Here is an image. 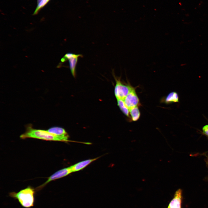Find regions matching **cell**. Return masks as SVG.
Masks as SVG:
<instances>
[{
	"label": "cell",
	"mask_w": 208,
	"mask_h": 208,
	"mask_svg": "<svg viewBox=\"0 0 208 208\" xmlns=\"http://www.w3.org/2000/svg\"><path fill=\"white\" fill-rule=\"evenodd\" d=\"M35 194V190L29 186L18 192H10L9 193V196L17 200L23 207L30 208L34 205Z\"/></svg>",
	"instance_id": "1"
},
{
	"label": "cell",
	"mask_w": 208,
	"mask_h": 208,
	"mask_svg": "<svg viewBox=\"0 0 208 208\" xmlns=\"http://www.w3.org/2000/svg\"><path fill=\"white\" fill-rule=\"evenodd\" d=\"M99 157L95 158L87 159L79 162L72 166L70 167L72 172L78 171L82 170L92 162L96 160Z\"/></svg>",
	"instance_id": "7"
},
{
	"label": "cell",
	"mask_w": 208,
	"mask_h": 208,
	"mask_svg": "<svg viewBox=\"0 0 208 208\" xmlns=\"http://www.w3.org/2000/svg\"><path fill=\"white\" fill-rule=\"evenodd\" d=\"M182 199V191L179 189L175 192L167 208H181Z\"/></svg>",
	"instance_id": "5"
},
{
	"label": "cell",
	"mask_w": 208,
	"mask_h": 208,
	"mask_svg": "<svg viewBox=\"0 0 208 208\" xmlns=\"http://www.w3.org/2000/svg\"><path fill=\"white\" fill-rule=\"evenodd\" d=\"M130 114L132 120L135 121L138 120L140 116V113L138 107H136L129 109Z\"/></svg>",
	"instance_id": "10"
},
{
	"label": "cell",
	"mask_w": 208,
	"mask_h": 208,
	"mask_svg": "<svg viewBox=\"0 0 208 208\" xmlns=\"http://www.w3.org/2000/svg\"><path fill=\"white\" fill-rule=\"evenodd\" d=\"M20 137L23 139L30 138L47 141H64L62 138L47 130L34 129L32 125L30 124L27 126L25 132L21 135Z\"/></svg>",
	"instance_id": "2"
},
{
	"label": "cell",
	"mask_w": 208,
	"mask_h": 208,
	"mask_svg": "<svg viewBox=\"0 0 208 208\" xmlns=\"http://www.w3.org/2000/svg\"><path fill=\"white\" fill-rule=\"evenodd\" d=\"M51 0H37V6L33 15L38 14L39 12Z\"/></svg>",
	"instance_id": "11"
},
{
	"label": "cell",
	"mask_w": 208,
	"mask_h": 208,
	"mask_svg": "<svg viewBox=\"0 0 208 208\" xmlns=\"http://www.w3.org/2000/svg\"><path fill=\"white\" fill-rule=\"evenodd\" d=\"M118 105L122 113L127 117H129V109L126 105L123 100L117 99Z\"/></svg>",
	"instance_id": "12"
},
{
	"label": "cell",
	"mask_w": 208,
	"mask_h": 208,
	"mask_svg": "<svg viewBox=\"0 0 208 208\" xmlns=\"http://www.w3.org/2000/svg\"><path fill=\"white\" fill-rule=\"evenodd\" d=\"M163 101L167 104L179 102V98L178 94L175 92H170L164 98Z\"/></svg>",
	"instance_id": "9"
},
{
	"label": "cell",
	"mask_w": 208,
	"mask_h": 208,
	"mask_svg": "<svg viewBox=\"0 0 208 208\" xmlns=\"http://www.w3.org/2000/svg\"><path fill=\"white\" fill-rule=\"evenodd\" d=\"M82 57V55L81 54H75L73 53L72 56L68 59L69 62V67L71 73L74 77L76 76L75 68L78 58L79 57Z\"/></svg>",
	"instance_id": "8"
},
{
	"label": "cell",
	"mask_w": 208,
	"mask_h": 208,
	"mask_svg": "<svg viewBox=\"0 0 208 208\" xmlns=\"http://www.w3.org/2000/svg\"><path fill=\"white\" fill-rule=\"evenodd\" d=\"M116 79L114 94L117 99L124 100L133 88L129 83L125 84L120 81V79Z\"/></svg>",
	"instance_id": "3"
},
{
	"label": "cell",
	"mask_w": 208,
	"mask_h": 208,
	"mask_svg": "<svg viewBox=\"0 0 208 208\" xmlns=\"http://www.w3.org/2000/svg\"><path fill=\"white\" fill-rule=\"evenodd\" d=\"M202 130L203 133L208 136V125L204 126L203 127Z\"/></svg>",
	"instance_id": "13"
},
{
	"label": "cell",
	"mask_w": 208,
	"mask_h": 208,
	"mask_svg": "<svg viewBox=\"0 0 208 208\" xmlns=\"http://www.w3.org/2000/svg\"><path fill=\"white\" fill-rule=\"evenodd\" d=\"M47 131L49 132L62 138L64 141H68L69 135L63 128L59 127H53L50 128Z\"/></svg>",
	"instance_id": "6"
},
{
	"label": "cell",
	"mask_w": 208,
	"mask_h": 208,
	"mask_svg": "<svg viewBox=\"0 0 208 208\" xmlns=\"http://www.w3.org/2000/svg\"><path fill=\"white\" fill-rule=\"evenodd\" d=\"M123 101L129 109L135 107H138L140 105L139 99L135 88L133 87Z\"/></svg>",
	"instance_id": "4"
}]
</instances>
